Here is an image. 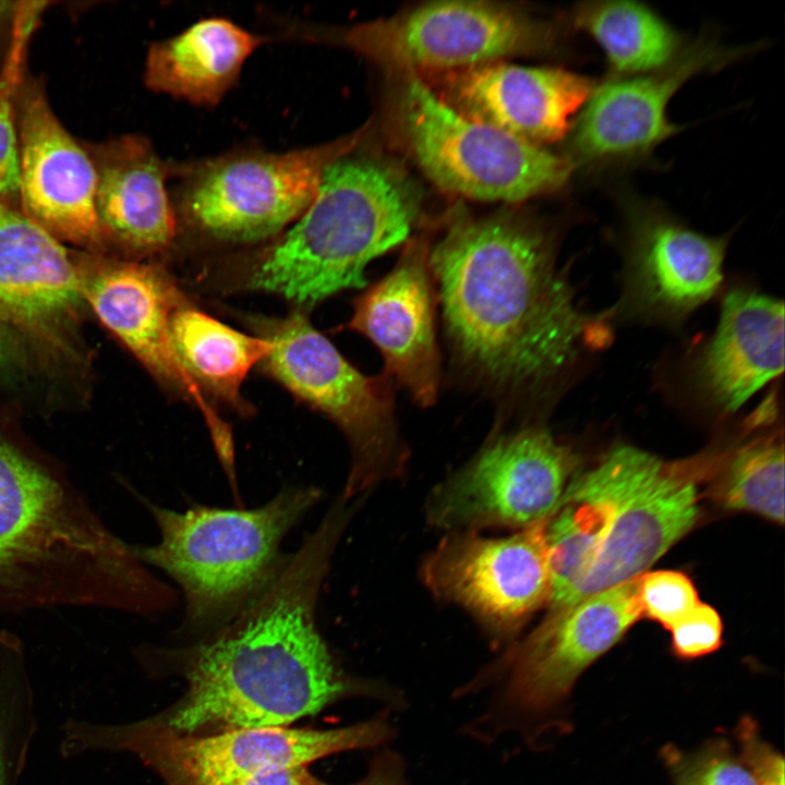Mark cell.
Listing matches in <instances>:
<instances>
[{
	"label": "cell",
	"mask_w": 785,
	"mask_h": 785,
	"mask_svg": "<svg viewBox=\"0 0 785 785\" xmlns=\"http://www.w3.org/2000/svg\"><path fill=\"white\" fill-rule=\"evenodd\" d=\"M569 21L600 46L607 77L662 69L679 56L689 40L653 9L631 0L580 2Z\"/></svg>",
	"instance_id": "cell-26"
},
{
	"label": "cell",
	"mask_w": 785,
	"mask_h": 785,
	"mask_svg": "<svg viewBox=\"0 0 785 785\" xmlns=\"http://www.w3.org/2000/svg\"><path fill=\"white\" fill-rule=\"evenodd\" d=\"M353 512L336 500L252 604L176 654L188 690L154 722L196 735L282 727L360 689L316 626L322 583Z\"/></svg>",
	"instance_id": "cell-1"
},
{
	"label": "cell",
	"mask_w": 785,
	"mask_h": 785,
	"mask_svg": "<svg viewBox=\"0 0 785 785\" xmlns=\"http://www.w3.org/2000/svg\"><path fill=\"white\" fill-rule=\"evenodd\" d=\"M758 46H728L709 31L689 39L666 67L596 84L572 121L566 157L588 172L637 165L685 128L668 118L674 95L691 78L723 70Z\"/></svg>",
	"instance_id": "cell-12"
},
{
	"label": "cell",
	"mask_w": 785,
	"mask_h": 785,
	"mask_svg": "<svg viewBox=\"0 0 785 785\" xmlns=\"http://www.w3.org/2000/svg\"><path fill=\"white\" fill-rule=\"evenodd\" d=\"M428 256L424 240H411L391 271L354 301L348 323L378 348L385 375L422 407L435 402L440 377Z\"/></svg>",
	"instance_id": "cell-19"
},
{
	"label": "cell",
	"mask_w": 785,
	"mask_h": 785,
	"mask_svg": "<svg viewBox=\"0 0 785 785\" xmlns=\"http://www.w3.org/2000/svg\"><path fill=\"white\" fill-rule=\"evenodd\" d=\"M358 785H407L399 760L392 756L377 758L366 777Z\"/></svg>",
	"instance_id": "cell-36"
},
{
	"label": "cell",
	"mask_w": 785,
	"mask_h": 785,
	"mask_svg": "<svg viewBox=\"0 0 785 785\" xmlns=\"http://www.w3.org/2000/svg\"><path fill=\"white\" fill-rule=\"evenodd\" d=\"M0 318H1L2 321L7 322L8 324H10V323L8 322V319L5 318V316L3 315V313L1 312V310H0ZM10 325H11V324H10Z\"/></svg>",
	"instance_id": "cell-39"
},
{
	"label": "cell",
	"mask_w": 785,
	"mask_h": 785,
	"mask_svg": "<svg viewBox=\"0 0 785 785\" xmlns=\"http://www.w3.org/2000/svg\"><path fill=\"white\" fill-rule=\"evenodd\" d=\"M662 463L644 450L619 445L591 470L571 480L544 521L551 577L548 609L564 605L594 560L617 515Z\"/></svg>",
	"instance_id": "cell-20"
},
{
	"label": "cell",
	"mask_w": 785,
	"mask_h": 785,
	"mask_svg": "<svg viewBox=\"0 0 785 785\" xmlns=\"http://www.w3.org/2000/svg\"><path fill=\"white\" fill-rule=\"evenodd\" d=\"M628 281L635 303L666 317L685 315L718 289L727 238L699 233L660 203L624 192Z\"/></svg>",
	"instance_id": "cell-18"
},
{
	"label": "cell",
	"mask_w": 785,
	"mask_h": 785,
	"mask_svg": "<svg viewBox=\"0 0 785 785\" xmlns=\"http://www.w3.org/2000/svg\"><path fill=\"white\" fill-rule=\"evenodd\" d=\"M433 73L426 85L457 112L541 146L567 136L596 85L565 69L500 60Z\"/></svg>",
	"instance_id": "cell-17"
},
{
	"label": "cell",
	"mask_w": 785,
	"mask_h": 785,
	"mask_svg": "<svg viewBox=\"0 0 785 785\" xmlns=\"http://www.w3.org/2000/svg\"><path fill=\"white\" fill-rule=\"evenodd\" d=\"M740 758L758 785H784V759L761 739L756 724L744 718L738 727Z\"/></svg>",
	"instance_id": "cell-34"
},
{
	"label": "cell",
	"mask_w": 785,
	"mask_h": 785,
	"mask_svg": "<svg viewBox=\"0 0 785 785\" xmlns=\"http://www.w3.org/2000/svg\"><path fill=\"white\" fill-rule=\"evenodd\" d=\"M402 78L398 129L437 186L479 201L521 202L568 183L575 169L565 155L460 114L413 72Z\"/></svg>",
	"instance_id": "cell-7"
},
{
	"label": "cell",
	"mask_w": 785,
	"mask_h": 785,
	"mask_svg": "<svg viewBox=\"0 0 785 785\" xmlns=\"http://www.w3.org/2000/svg\"><path fill=\"white\" fill-rule=\"evenodd\" d=\"M578 459L546 428L498 434L430 494L427 522L447 532L521 530L545 520L565 494Z\"/></svg>",
	"instance_id": "cell-11"
},
{
	"label": "cell",
	"mask_w": 785,
	"mask_h": 785,
	"mask_svg": "<svg viewBox=\"0 0 785 785\" xmlns=\"http://www.w3.org/2000/svg\"><path fill=\"white\" fill-rule=\"evenodd\" d=\"M669 631L673 652L689 660L710 654L721 647L723 624L716 609L699 602Z\"/></svg>",
	"instance_id": "cell-33"
},
{
	"label": "cell",
	"mask_w": 785,
	"mask_h": 785,
	"mask_svg": "<svg viewBox=\"0 0 785 785\" xmlns=\"http://www.w3.org/2000/svg\"><path fill=\"white\" fill-rule=\"evenodd\" d=\"M642 614L671 629L700 602L698 591L685 573L657 570L641 576Z\"/></svg>",
	"instance_id": "cell-32"
},
{
	"label": "cell",
	"mask_w": 785,
	"mask_h": 785,
	"mask_svg": "<svg viewBox=\"0 0 785 785\" xmlns=\"http://www.w3.org/2000/svg\"><path fill=\"white\" fill-rule=\"evenodd\" d=\"M82 303L74 254L17 205L0 202V310L8 322L61 347Z\"/></svg>",
	"instance_id": "cell-22"
},
{
	"label": "cell",
	"mask_w": 785,
	"mask_h": 785,
	"mask_svg": "<svg viewBox=\"0 0 785 785\" xmlns=\"http://www.w3.org/2000/svg\"><path fill=\"white\" fill-rule=\"evenodd\" d=\"M11 326L0 318V372L15 364L20 359V347Z\"/></svg>",
	"instance_id": "cell-37"
},
{
	"label": "cell",
	"mask_w": 785,
	"mask_h": 785,
	"mask_svg": "<svg viewBox=\"0 0 785 785\" xmlns=\"http://www.w3.org/2000/svg\"><path fill=\"white\" fill-rule=\"evenodd\" d=\"M353 150L326 167L314 200L256 265L251 287L313 304L365 286L366 265L408 239L420 213L416 185L399 167Z\"/></svg>",
	"instance_id": "cell-4"
},
{
	"label": "cell",
	"mask_w": 785,
	"mask_h": 785,
	"mask_svg": "<svg viewBox=\"0 0 785 785\" xmlns=\"http://www.w3.org/2000/svg\"><path fill=\"white\" fill-rule=\"evenodd\" d=\"M170 331L180 360L198 386L241 406L240 387L252 366L268 354L269 341L242 334L186 303L171 314Z\"/></svg>",
	"instance_id": "cell-27"
},
{
	"label": "cell",
	"mask_w": 785,
	"mask_h": 785,
	"mask_svg": "<svg viewBox=\"0 0 785 785\" xmlns=\"http://www.w3.org/2000/svg\"><path fill=\"white\" fill-rule=\"evenodd\" d=\"M319 498L315 487L289 486L253 509L195 506L179 512L141 496L160 541L133 545L134 553L180 587L188 628L212 633L276 579L288 558L280 553L285 535Z\"/></svg>",
	"instance_id": "cell-5"
},
{
	"label": "cell",
	"mask_w": 785,
	"mask_h": 785,
	"mask_svg": "<svg viewBox=\"0 0 785 785\" xmlns=\"http://www.w3.org/2000/svg\"><path fill=\"white\" fill-rule=\"evenodd\" d=\"M46 2L20 1L0 70V202L19 206L16 96L31 36Z\"/></svg>",
	"instance_id": "cell-30"
},
{
	"label": "cell",
	"mask_w": 785,
	"mask_h": 785,
	"mask_svg": "<svg viewBox=\"0 0 785 785\" xmlns=\"http://www.w3.org/2000/svg\"><path fill=\"white\" fill-rule=\"evenodd\" d=\"M218 785H326L313 776L306 766H293L259 773Z\"/></svg>",
	"instance_id": "cell-35"
},
{
	"label": "cell",
	"mask_w": 785,
	"mask_h": 785,
	"mask_svg": "<svg viewBox=\"0 0 785 785\" xmlns=\"http://www.w3.org/2000/svg\"><path fill=\"white\" fill-rule=\"evenodd\" d=\"M38 728L21 638L0 630V785H20Z\"/></svg>",
	"instance_id": "cell-28"
},
{
	"label": "cell",
	"mask_w": 785,
	"mask_h": 785,
	"mask_svg": "<svg viewBox=\"0 0 785 785\" xmlns=\"http://www.w3.org/2000/svg\"><path fill=\"white\" fill-rule=\"evenodd\" d=\"M16 126L20 209L62 243L101 250L90 155L53 112L43 82L26 74L16 96Z\"/></svg>",
	"instance_id": "cell-16"
},
{
	"label": "cell",
	"mask_w": 785,
	"mask_h": 785,
	"mask_svg": "<svg viewBox=\"0 0 785 785\" xmlns=\"http://www.w3.org/2000/svg\"><path fill=\"white\" fill-rule=\"evenodd\" d=\"M19 2L0 0V34L11 33Z\"/></svg>",
	"instance_id": "cell-38"
},
{
	"label": "cell",
	"mask_w": 785,
	"mask_h": 785,
	"mask_svg": "<svg viewBox=\"0 0 785 785\" xmlns=\"http://www.w3.org/2000/svg\"><path fill=\"white\" fill-rule=\"evenodd\" d=\"M544 521L505 536L447 532L421 579L437 599L468 611L497 643L514 639L550 599Z\"/></svg>",
	"instance_id": "cell-13"
},
{
	"label": "cell",
	"mask_w": 785,
	"mask_h": 785,
	"mask_svg": "<svg viewBox=\"0 0 785 785\" xmlns=\"http://www.w3.org/2000/svg\"><path fill=\"white\" fill-rule=\"evenodd\" d=\"M333 38L388 69L421 73L552 53L563 29L505 3L444 0L343 28Z\"/></svg>",
	"instance_id": "cell-9"
},
{
	"label": "cell",
	"mask_w": 785,
	"mask_h": 785,
	"mask_svg": "<svg viewBox=\"0 0 785 785\" xmlns=\"http://www.w3.org/2000/svg\"><path fill=\"white\" fill-rule=\"evenodd\" d=\"M641 576L548 609L543 620L502 660L504 703L541 713L560 704L580 675L612 649L642 616Z\"/></svg>",
	"instance_id": "cell-15"
},
{
	"label": "cell",
	"mask_w": 785,
	"mask_h": 785,
	"mask_svg": "<svg viewBox=\"0 0 785 785\" xmlns=\"http://www.w3.org/2000/svg\"><path fill=\"white\" fill-rule=\"evenodd\" d=\"M265 41L232 21L208 17L150 45L146 86L193 105L216 106L233 87L247 58Z\"/></svg>",
	"instance_id": "cell-25"
},
{
	"label": "cell",
	"mask_w": 785,
	"mask_h": 785,
	"mask_svg": "<svg viewBox=\"0 0 785 785\" xmlns=\"http://www.w3.org/2000/svg\"><path fill=\"white\" fill-rule=\"evenodd\" d=\"M784 370V304L747 289L729 291L698 366L706 396L735 411Z\"/></svg>",
	"instance_id": "cell-24"
},
{
	"label": "cell",
	"mask_w": 785,
	"mask_h": 785,
	"mask_svg": "<svg viewBox=\"0 0 785 785\" xmlns=\"http://www.w3.org/2000/svg\"><path fill=\"white\" fill-rule=\"evenodd\" d=\"M725 508L784 522V447L776 438L748 444L723 464L713 488Z\"/></svg>",
	"instance_id": "cell-29"
},
{
	"label": "cell",
	"mask_w": 785,
	"mask_h": 785,
	"mask_svg": "<svg viewBox=\"0 0 785 785\" xmlns=\"http://www.w3.org/2000/svg\"><path fill=\"white\" fill-rule=\"evenodd\" d=\"M367 126L329 143L285 153L241 150L192 167L180 204L188 220L225 241L264 240L297 220L326 167L353 150Z\"/></svg>",
	"instance_id": "cell-10"
},
{
	"label": "cell",
	"mask_w": 785,
	"mask_h": 785,
	"mask_svg": "<svg viewBox=\"0 0 785 785\" xmlns=\"http://www.w3.org/2000/svg\"><path fill=\"white\" fill-rule=\"evenodd\" d=\"M390 736L379 720L335 729L259 727L179 734L152 718L102 724L70 717L61 726L63 758L124 751L155 770L167 785H218L264 772L306 766L324 757L374 747Z\"/></svg>",
	"instance_id": "cell-6"
},
{
	"label": "cell",
	"mask_w": 785,
	"mask_h": 785,
	"mask_svg": "<svg viewBox=\"0 0 785 785\" xmlns=\"http://www.w3.org/2000/svg\"><path fill=\"white\" fill-rule=\"evenodd\" d=\"M428 263L456 355L496 388L546 387L604 334L603 316L577 307L553 235L531 219H458Z\"/></svg>",
	"instance_id": "cell-2"
},
{
	"label": "cell",
	"mask_w": 785,
	"mask_h": 785,
	"mask_svg": "<svg viewBox=\"0 0 785 785\" xmlns=\"http://www.w3.org/2000/svg\"><path fill=\"white\" fill-rule=\"evenodd\" d=\"M256 325L270 343L263 360L267 371L347 436L352 460L342 496L364 497L379 482L400 476L408 451L394 416L390 379L360 373L299 313Z\"/></svg>",
	"instance_id": "cell-8"
},
{
	"label": "cell",
	"mask_w": 785,
	"mask_h": 785,
	"mask_svg": "<svg viewBox=\"0 0 785 785\" xmlns=\"http://www.w3.org/2000/svg\"><path fill=\"white\" fill-rule=\"evenodd\" d=\"M74 262L83 302L143 365L201 409L222 466H232L229 428L185 369L172 340L171 314L185 303L173 281L157 266L94 252L74 254Z\"/></svg>",
	"instance_id": "cell-14"
},
{
	"label": "cell",
	"mask_w": 785,
	"mask_h": 785,
	"mask_svg": "<svg viewBox=\"0 0 785 785\" xmlns=\"http://www.w3.org/2000/svg\"><path fill=\"white\" fill-rule=\"evenodd\" d=\"M666 759L674 785H758L742 759L722 740L690 754L669 750Z\"/></svg>",
	"instance_id": "cell-31"
},
{
	"label": "cell",
	"mask_w": 785,
	"mask_h": 785,
	"mask_svg": "<svg viewBox=\"0 0 785 785\" xmlns=\"http://www.w3.org/2000/svg\"><path fill=\"white\" fill-rule=\"evenodd\" d=\"M158 587L59 463L0 430V614L143 615Z\"/></svg>",
	"instance_id": "cell-3"
},
{
	"label": "cell",
	"mask_w": 785,
	"mask_h": 785,
	"mask_svg": "<svg viewBox=\"0 0 785 785\" xmlns=\"http://www.w3.org/2000/svg\"><path fill=\"white\" fill-rule=\"evenodd\" d=\"M96 172L95 209L102 246L146 254L168 246L176 218L166 190L168 167L150 142L124 134L84 143Z\"/></svg>",
	"instance_id": "cell-23"
},
{
	"label": "cell",
	"mask_w": 785,
	"mask_h": 785,
	"mask_svg": "<svg viewBox=\"0 0 785 785\" xmlns=\"http://www.w3.org/2000/svg\"><path fill=\"white\" fill-rule=\"evenodd\" d=\"M701 470L697 462H663L617 515L591 566L559 608L644 575L681 539L699 516Z\"/></svg>",
	"instance_id": "cell-21"
}]
</instances>
